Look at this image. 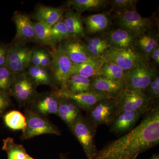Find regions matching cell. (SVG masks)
<instances>
[{"mask_svg": "<svg viewBox=\"0 0 159 159\" xmlns=\"http://www.w3.org/2000/svg\"><path fill=\"white\" fill-rule=\"evenodd\" d=\"M137 0H112L110 1L111 11L114 13L122 12L126 10L136 9Z\"/></svg>", "mask_w": 159, "mask_h": 159, "instance_id": "836d02e7", "label": "cell"}, {"mask_svg": "<svg viewBox=\"0 0 159 159\" xmlns=\"http://www.w3.org/2000/svg\"><path fill=\"white\" fill-rule=\"evenodd\" d=\"M64 12L62 7L40 6L35 11L34 19L36 21L41 22L52 27L62 19Z\"/></svg>", "mask_w": 159, "mask_h": 159, "instance_id": "44dd1931", "label": "cell"}, {"mask_svg": "<svg viewBox=\"0 0 159 159\" xmlns=\"http://www.w3.org/2000/svg\"><path fill=\"white\" fill-rule=\"evenodd\" d=\"M149 108L134 111L123 112L117 114L110 124V130L112 133L118 135L124 134L129 132L133 129L139 119Z\"/></svg>", "mask_w": 159, "mask_h": 159, "instance_id": "4fadbf2b", "label": "cell"}, {"mask_svg": "<svg viewBox=\"0 0 159 159\" xmlns=\"http://www.w3.org/2000/svg\"><path fill=\"white\" fill-rule=\"evenodd\" d=\"M141 123L128 133L97 151L90 159H130L159 142V105L156 100Z\"/></svg>", "mask_w": 159, "mask_h": 159, "instance_id": "6da1fadb", "label": "cell"}, {"mask_svg": "<svg viewBox=\"0 0 159 159\" xmlns=\"http://www.w3.org/2000/svg\"><path fill=\"white\" fill-rule=\"evenodd\" d=\"M33 50L21 45H13L8 48L4 66L12 74L24 73L31 63Z\"/></svg>", "mask_w": 159, "mask_h": 159, "instance_id": "30bf717a", "label": "cell"}, {"mask_svg": "<svg viewBox=\"0 0 159 159\" xmlns=\"http://www.w3.org/2000/svg\"><path fill=\"white\" fill-rule=\"evenodd\" d=\"M149 159H159V155L153 154L152 157Z\"/></svg>", "mask_w": 159, "mask_h": 159, "instance_id": "b9f144b4", "label": "cell"}, {"mask_svg": "<svg viewBox=\"0 0 159 159\" xmlns=\"http://www.w3.org/2000/svg\"><path fill=\"white\" fill-rule=\"evenodd\" d=\"M92 78L80 76L78 74L72 75L67 82L65 90L72 94H78L91 91Z\"/></svg>", "mask_w": 159, "mask_h": 159, "instance_id": "484cf974", "label": "cell"}, {"mask_svg": "<svg viewBox=\"0 0 159 159\" xmlns=\"http://www.w3.org/2000/svg\"><path fill=\"white\" fill-rule=\"evenodd\" d=\"M52 61V54L43 50L39 66L44 69L48 67L51 65Z\"/></svg>", "mask_w": 159, "mask_h": 159, "instance_id": "74e56055", "label": "cell"}, {"mask_svg": "<svg viewBox=\"0 0 159 159\" xmlns=\"http://www.w3.org/2000/svg\"><path fill=\"white\" fill-rule=\"evenodd\" d=\"M81 19L85 25V34L89 35L108 31L111 24L109 15L107 13L90 15Z\"/></svg>", "mask_w": 159, "mask_h": 159, "instance_id": "ac0fdd59", "label": "cell"}, {"mask_svg": "<svg viewBox=\"0 0 159 159\" xmlns=\"http://www.w3.org/2000/svg\"><path fill=\"white\" fill-rule=\"evenodd\" d=\"M100 57L106 61L116 64L125 71L146 61L142 54L134 49L110 48L102 54Z\"/></svg>", "mask_w": 159, "mask_h": 159, "instance_id": "ba28073f", "label": "cell"}, {"mask_svg": "<svg viewBox=\"0 0 159 159\" xmlns=\"http://www.w3.org/2000/svg\"><path fill=\"white\" fill-rule=\"evenodd\" d=\"M61 99L57 90L37 93L28 104V108L44 117L51 114L56 115Z\"/></svg>", "mask_w": 159, "mask_h": 159, "instance_id": "7c38bea8", "label": "cell"}, {"mask_svg": "<svg viewBox=\"0 0 159 159\" xmlns=\"http://www.w3.org/2000/svg\"><path fill=\"white\" fill-rule=\"evenodd\" d=\"M51 54L52 61L49 66L50 74L55 86H59V90H64L69 78L72 75L73 63L59 47Z\"/></svg>", "mask_w": 159, "mask_h": 159, "instance_id": "8992f818", "label": "cell"}, {"mask_svg": "<svg viewBox=\"0 0 159 159\" xmlns=\"http://www.w3.org/2000/svg\"><path fill=\"white\" fill-rule=\"evenodd\" d=\"M37 86L27 73L16 74L9 94L21 105L29 104L37 94Z\"/></svg>", "mask_w": 159, "mask_h": 159, "instance_id": "9c48e42d", "label": "cell"}, {"mask_svg": "<svg viewBox=\"0 0 159 159\" xmlns=\"http://www.w3.org/2000/svg\"><path fill=\"white\" fill-rule=\"evenodd\" d=\"M159 46V34L150 30L136 38L134 49L142 54L148 62L150 54L157 46Z\"/></svg>", "mask_w": 159, "mask_h": 159, "instance_id": "d6986e66", "label": "cell"}, {"mask_svg": "<svg viewBox=\"0 0 159 159\" xmlns=\"http://www.w3.org/2000/svg\"><path fill=\"white\" fill-rule=\"evenodd\" d=\"M8 49L7 46L0 44V67L5 65Z\"/></svg>", "mask_w": 159, "mask_h": 159, "instance_id": "60d3db41", "label": "cell"}, {"mask_svg": "<svg viewBox=\"0 0 159 159\" xmlns=\"http://www.w3.org/2000/svg\"><path fill=\"white\" fill-rule=\"evenodd\" d=\"M35 37L43 44L54 47L56 44L51 37V27L41 22L33 23Z\"/></svg>", "mask_w": 159, "mask_h": 159, "instance_id": "1f68e13d", "label": "cell"}, {"mask_svg": "<svg viewBox=\"0 0 159 159\" xmlns=\"http://www.w3.org/2000/svg\"><path fill=\"white\" fill-rule=\"evenodd\" d=\"M43 50H33L31 54V63L33 66H39Z\"/></svg>", "mask_w": 159, "mask_h": 159, "instance_id": "ab89813d", "label": "cell"}, {"mask_svg": "<svg viewBox=\"0 0 159 159\" xmlns=\"http://www.w3.org/2000/svg\"><path fill=\"white\" fill-rule=\"evenodd\" d=\"M24 113L27 125L21 136L22 140H28L43 134L61 135L60 131L57 126L46 117L34 112L28 107L25 108Z\"/></svg>", "mask_w": 159, "mask_h": 159, "instance_id": "277c9868", "label": "cell"}, {"mask_svg": "<svg viewBox=\"0 0 159 159\" xmlns=\"http://www.w3.org/2000/svg\"><path fill=\"white\" fill-rule=\"evenodd\" d=\"M115 13L116 22L119 28L125 29L138 37L152 30L154 21L151 17H144L137 9Z\"/></svg>", "mask_w": 159, "mask_h": 159, "instance_id": "3957f363", "label": "cell"}, {"mask_svg": "<svg viewBox=\"0 0 159 159\" xmlns=\"http://www.w3.org/2000/svg\"><path fill=\"white\" fill-rule=\"evenodd\" d=\"M125 89L126 84L124 80H111L100 77L92 78L91 91L106 94L113 99H116Z\"/></svg>", "mask_w": 159, "mask_h": 159, "instance_id": "e0dca14e", "label": "cell"}, {"mask_svg": "<svg viewBox=\"0 0 159 159\" xmlns=\"http://www.w3.org/2000/svg\"><path fill=\"white\" fill-rule=\"evenodd\" d=\"M102 35L111 48L118 49H134L137 37L128 31L119 28L106 31Z\"/></svg>", "mask_w": 159, "mask_h": 159, "instance_id": "2e32d148", "label": "cell"}, {"mask_svg": "<svg viewBox=\"0 0 159 159\" xmlns=\"http://www.w3.org/2000/svg\"><path fill=\"white\" fill-rule=\"evenodd\" d=\"M159 75L157 68L145 61L134 68L125 71L126 89L130 90H142Z\"/></svg>", "mask_w": 159, "mask_h": 159, "instance_id": "5b68a950", "label": "cell"}, {"mask_svg": "<svg viewBox=\"0 0 159 159\" xmlns=\"http://www.w3.org/2000/svg\"><path fill=\"white\" fill-rule=\"evenodd\" d=\"M103 61L104 60L100 57H93L82 63L73 64L72 75L78 74L89 78L96 77Z\"/></svg>", "mask_w": 159, "mask_h": 159, "instance_id": "cb8c5ba5", "label": "cell"}, {"mask_svg": "<svg viewBox=\"0 0 159 159\" xmlns=\"http://www.w3.org/2000/svg\"><path fill=\"white\" fill-rule=\"evenodd\" d=\"M63 22L73 39H81L86 37L80 13L72 9L65 11Z\"/></svg>", "mask_w": 159, "mask_h": 159, "instance_id": "ffe728a7", "label": "cell"}, {"mask_svg": "<svg viewBox=\"0 0 159 159\" xmlns=\"http://www.w3.org/2000/svg\"><path fill=\"white\" fill-rule=\"evenodd\" d=\"M2 148L7 152L8 159H25L28 154L23 145L10 137L4 140Z\"/></svg>", "mask_w": 159, "mask_h": 159, "instance_id": "4dcf8cb0", "label": "cell"}, {"mask_svg": "<svg viewBox=\"0 0 159 159\" xmlns=\"http://www.w3.org/2000/svg\"><path fill=\"white\" fill-rule=\"evenodd\" d=\"M28 76L36 85H46L55 86L51 75L45 69L32 65L28 68Z\"/></svg>", "mask_w": 159, "mask_h": 159, "instance_id": "f1b7e54d", "label": "cell"}, {"mask_svg": "<svg viewBox=\"0 0 159 159\" xmlns=\"http://www.w3.org/2000/svg\"><path fill=\"white\" fill-rule=\"evenodd\" d=\"M107 0H70L68 5L72 6L77 12L81 14L86 11H98L109 5Z\"/></svg>", "mask_w": 159, "mask_h": 159, "instance_id": "d4e9b609", "label": "cell"}, {"mask_svg": "<svg viewBox=\"0 0 159 159\" xmlns=\"http://www.w3.org/2000/svg\"><path fill=\"white\" fill-rule=\"evenodd\" d=\"M125 71L114 63L104 60L96 77L111 80H124Z\"/></svg>", "mask_w": 159, "mask_h": 159, "instance_id": "83f0119b", "label": "cell"}, {"mask_svg": "<svg viewBox=\"0 0 159 159\" xmlns=\"http://www.w3.org/2000/svg\"><path fill=\"white\" fill-rule=\"evenodd\" d=\"M137 157H134L130 159H137Z\"/></svg>", "mask_w": 159, "mask_h": 159, "instance_id": "f6af8a7d", "label": "cell"}, {"mask_svg": "<svg viewBox=\"0 0 159 159\" xmlns=\"http://www.w3.org/2000/svg\"><path fill=\"white\" fill-rule=\"evenodd\" d=\"M88 112V118L96 127L100 125H110L117 114L116 99H102Z\"/></svg>", "mask_w": 159, "mask_h": 159, "instance_id": "8fae6325", "label": "cell"}, {"mask_svg": "<svg viewBox=\"0 0 159 159\" xmlns=\"http://www.w3.org/2000/svg\"><path fill=\"white\" fill-rule=\"evenodd\" d=\"M25 159H34L33 158H32V157L29 156V154H28V155L26 157Z\"/></svg>", "mask_w": 159, "mask_h": 159, "instance_id": "ee69618b", "label": "cell"}, {"mask_svg": "<svg viewBox=\"0 0 159 159\" xmlns=\"http://www.w3.org/2000/svg\"><path fill=\"white\" fill-rule=\"evenodd\" d=\"M60 159H68L65 155L63 154H60Z\"/></svg>", "mask_w": 159, "mask_h": 159, "instance_id": "7bdbcfd3", "label": "cell"}, {"mask_svg": "<svg viewBox=\"0 0 159 159\" xmlns=\"http://www.w3.org/2000/svg\"><path fill=\"white\" fill-rule=\"evenodd\" d=\"M15 76L4 66L0 67V89L9 94Z\"/></svg>", "mask_w": 159, "mask_h": 159, "instance_id": "e575fe53", "label": "cell"}, {"mask_svg": "<svg viewBox=\"0 0 159 159\" xmlns=\"http://www.w3.org/2000/svg\"><path fill=\"white\" fill-rule=\"evenodd\" d=\"M79 105L73 99L61 97L56 115L70 128L80 112Z\"/></svg>", "mask_w": 159, "mask_h": 159, "instance_id": "7402d4cb", "label": "cell"}, {"mask_svg": "<svg viewBox=\"0 0 159 159\" xmlns=\"http://www.w3.org/2000/svg\"><path fill=\"white\" fill-rule=\"evenodd\" d=\"M115 99L117 114L123 112L148 109L155 101L148 99L142 90H130L128 89L122 91Z\"/></svg>", "mask_w": 159, "mask_h": 159, "instance_id": "52a82bcc", "label": "cell"}, {"mask_svg": "<svg viewBox=\"0 0 159 159\" xmlns=\"http://www.w3.org/2000/svg\"><path fill=\"white\" fill-rule=\"evenodd\" d=\"M84 38L86 48L92 57H100L106 51L111 48L106 40L102 35L93 37L86 36Z\"/></svg>", "mask_w": 159, "mask_h": 159, "instance_id": "4316f807", "label": "cell"}, {"mask_svg": "<svg viewBox=\"0 0 159 159\" xmlns=\"http://www.w3.org/2000/svg\"><path fill=\"white\" fill-rule=\"evenodd\" d=\"M148 99L155 100L159 97V76H157L151 81L150 84L142 90Z\"/></svg>", "mask_w": 159, "mask_h": 159, "instance_id": "d590c367", "label": "cell"}, {"mask_svg": "<svg viewBox=\"0 0 159 159\" xmlns=\"http://www.w3.org/2000/svg\"><path fill=\"white\" fill-rule=\"evenodd\" d=\"M15 24L16 26V38L21 40H30L35 37L33 23L26 15L16 13L14 16Z\"/></svg>", "mask_w": 159, "mask_h": 159, "instance_id": "603a6c76", "label": "cell"}, {"mask_svg": "<svg viewBox=\"0 0 159 159\" xmlns=\"http://www.w3.org/2000/svg\"><path fill=\"white\" fill-rule=\"evenodd\" d=\"M11 100L9 94L0 89V115L11 105Z\"/></svg>", "mask_w": 159, "mask_h": 159, "instance_id": "8d00e7d4", "label": "cell"}, {"mask_svg": "<svg viewBox=\"0 0 159 159\" xmlns=\"http://www.w3.org/2000/svg\"><path fill=\"white\" fill-rule=\"evenodd\" d=\"M4 121L6 126L12 130L24 131L27 125L25 115L19 111H9L4 116Z\"/></svg>", "mask_w": 159, "mask_h": 159, "instance_id": "f546056e", "label": "cell"}, {"mask_svg": "<svg viewBox=\"0 0 159 159\" xmlns=\"http://www.w3.org/2000/svg\"><path fill=\"white\" fill-rule=\"evenodd\" d=\"M148 62L155 67L157 68L159 65V45L154 49L150 54Z\"/></svg>", "mask_w": 159, "mask_h": 159, "instance_id": "f35d334b", "label": "cell"}, {"mask_svg": "<svg viewBox=\"0 0 159 159\" xmlns=\"http://www.w3.org/2000/svg\"><path fill=\"white\" fill-rule=\"evenodd\" d=\"M97 128L80 113L70 128L82 146L88 159L92 158L98 151L95 142Z\"/></svg>", "mask_w": 159, "mask_h": 159, "instance_id": "7a4b0ae2", "label": "cell"}, {"mask_svg": "<svg viewBox=\"0 0 159 159\" xmlns=\"http://www.w3.org/2000/svg\"><path fill=\"white\" fill-rule=\"evenodd\" d=\"M51 37L55 44L73 39L62 19L51 28Z\"/></svg>", "mask_w": 159, "mask_h": 159, "instance_id": "d6a6232c", "label": "cell"}, {"mask_svg": "<svg viewBox=\"0 0 159 159\" xmlns=\"http://www.w3.org/2000/svg\"><path fill=\"white\" fill-rule=\"evenodd\" d=\"M61 97L73 99L77 102L80 108L88 112L97 102L102 99L111 98L106 94L89 91L78 94H72L65 90L57 89Z\"/></svg>", "mask_w": 159, "mask_h": 159, "instance_id": "5bb4252c", "label": "cell"}, {"mask_svg": "<svg viewBox=\"0 0 159 159\" xmlns=\"http://www.w3.org/2000/svg\"><path fill=\"white\" fill-rule=\"evenodd\" d=\"M74 64H79L93 57L89 54L84 41L81 39L67 40L59 47Z\"/></svg>", "mask_w": 159, "mask_h": 159, "instance_id": "9a60e30c", "label": "cell"}]
</instances>
